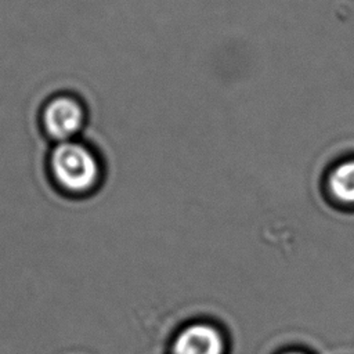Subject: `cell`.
I'll return each mask as SVG.
<instances>
[{
  "label": "cell",
  "mask_w": 354,
  "mask_h": 354,
  "mask_svg": "<svg viewBox=\"0 0 354 354\" xmlns=\"http://www.w3.org/2000/svg\"><path fill=\"white\" fill-rule=\"evenodd\" d=\"M46 167L55 189L71 198L91 195L104 178L101 155L80 138L54 144L47 155Z\"/></svg>",
  "instance_id": "6da1fadb"
},
{
  "label": "cell",
  "mask_w": 354,
  "mask_h": 354,
  "mask_svg": "<svg viewBox=\"0 0 354 354\" xmlns=\"http://www.w3.org/2000/svg\"><path fill=\"white\" fill-rule=\"evenodd\" d=\"M87 122L84 102L72 93H58L47 98L40 109V126L54 144L79 138Z\"/></svg>",
  "instance_id": "7a4b0ae2"
},
{
  "label": "cell",
  "mask_w": 354,
  "mask_h": 354,
  "mask_svg": "<svg viewBox=\"0 0 354 354\" xmlns=\"http://www.w3.org/2000/svg\"><path fill=\"white\" fill-rule=\"evenodd\" d=\"M286 354H301V353H286Z\"/></svg>",
  "instance_id": "5b68a950"
},
{
  "label": "cell",
  "mask_w": 354,
  "mask_h": 354,
  "mask_svg": "<svg viewBox=\"0 0 354 354\" xmlns=\"http://www.w3.org/2000/svg\"><path fill=\"white\" fill-rule=\"evenodd\" d=\"M328 185L339 202L354 205V159L337 165L329 176Z\"/></svg>",
  "instance_id": "277c9868"
},
{
  "label": "cell",
  "mask_w": 354,
  "mask_h": 354,
  "mask_svg": "<svg viewBox=\"0 0 354 354\" xmlns=\"http://www.w3.org/2000/svg\"><path fill=\"white\" fill-rule=\"evenodd\" d=\"M225 343L221 332L210 324H192L173 342V354H223Z\"/></svg>",
  "instance_id": "3957f363"
}]
</instances>
